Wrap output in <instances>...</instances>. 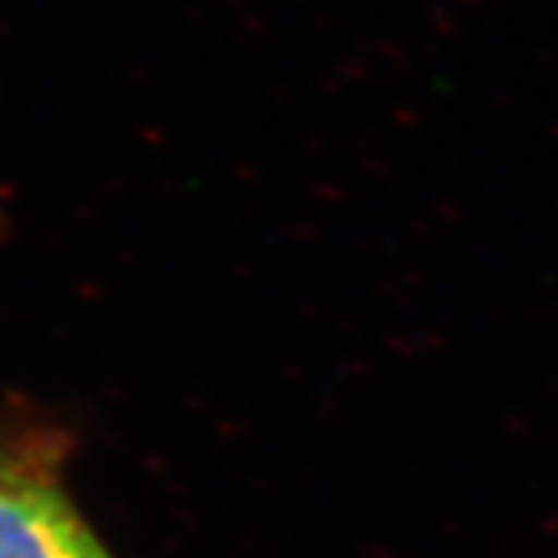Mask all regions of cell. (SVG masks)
Returning a JSON list of instances; mask_svg holds the SVG:
<instances>
[{
  "instance_id": "6da1fadb",
  "label": "cell",
  "mask_w": 558,
  "mask_h": 558,
  "mask_svg": "<svg viewBox=\"0 0 558 558\" xmlns=\"http://www.w3.org/2000/svg\"><path fill=\"white\" fill-rule=\"evenodd\" d=\"M0 558H114L71 501L51 441L0 437Z\"/></svg>"
}]
</instances>
